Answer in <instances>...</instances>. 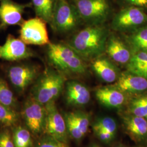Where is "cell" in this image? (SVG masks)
<instances>
[{
    "label": "cell",
    "mask_w": 147,
    "mask_h": 147,
    "mask_svg": "<svg viewBox=\"0 0 147 147\" xmlns=\"http://www.w3.org/2000/svg\"><path fill=\"white\" fill-rule=\"evenodd\" d=\"M110 34L104 24L89 25L74 34L67 43L86 60H93L105 53Z\"/></svg>",
    "instance_id": "obj_1"
},
{
    "label": "cell",
    "mask_w": 147,
    "mask_h": 147,
    "mask_svg": "<svg viewBox=\"0 0 147 147\" xmlns=\"http://www.w3.org/2000/svg\"><path fill=\"white\" fill-rule=\"evenodd\" d=\"M49 62L58 71L65 75H83L87 71L86 61L67 44L47 45Z\"/></svg>",
    "instance_id": "obj_2"
},
{
    "label": "cell",
    "mask_w": 147,
    "mask_h": 147,
    "mask_svg": "<svg viewBox=\"0 0 147 147\" xmlns=\"http://www.w3.org/2000/svg\"><path fill=\"white\" fill-rule=\"evenodd\" d=\"M65 82L64 74L56 69L47 68L35 81L31 96L44 105L55 101L62 93Z\"/></svg>",
    "instance_id": "obj_3"
},
{
    "label": "cell",
    "mask_w": 147,
    "mask_h": 147,
    "mask_svg": "<svg viewBox=\"0 0 147 147\" xmlns=\"http://www.w3.org/2000/svg\"><path fill=\"white\" fill-rule=\"evenodd\" d=\"M82 21L89 25L104 24L110 16L109 0H72Z\"/></svg>",
    "instance_id": "obj_4"
},
{
    "label": "cell",
    "mask_w": 147,
    "mask_h": 147,
    "mask_svg": "<svg viewBox=\"0 0 147 147\" xmlns=\"http://www.w3.org/2000/svg\"><path fill=\"white\" fill-rule=\"evenodd\" d=\"M82 21L73 4L68 0H57L51 27L60 33L75 30Z\"/></svg>",
    "instance_id": "obj_5"
},
{
    "label": "cell",
    "mask_w": 147,
    "mask_h": 147,
    "mask_svg": "<svg viewBox=\"0 0 147 147\" xmlns=\"http://www.w3.org/2000/svg\"><path fill=\"white\" fill-rule=\"evenodd\" d=\"M21 115L27 128L32 134L39 135L45 132L47 116L45 105L30 95L24 103Z\"/></svg>",
    "instance_id": "obj_6"
},
{
    "label": "cell",
    "mask_w": 147,
    "mask_h": 147,
    "mask_svg": "<svg viewBox=\"0 0 147 147\" xmlns=\"http://www.w3.org/2000/svg\"><path fill=\"white\" fill-rule=\"evenodd\" d=\"M146 23L147 14L143 9L129 6L116 14L112 21L111 27L116 31H132Z\"/></svg>",
    "instance_id": "obj_7"
},
{
    "label": "cell",
    "mask_w": 147,
    "mask_h": 147,
    "mask_svg": "<svg viewBox=\"0 0 147 147\" xmlns=\"http://www.w3.org/2000/svg\"><path fill=\"white\" fill-rule=\"evenodd\" d=\"M47 24L37 16L24 21L19 31L20 39L27 45H49L50 42Z\"/></svg>",
    "instance_id": "obj_8"
},
{
    "label": "cell",
    "mask_w": 147,
    "mask_h": 147,
    "mask_svg": "<svg viewBox=\"0 0 147 147\" xmlns=\"http://www.w3.org/2000/svg\"><path fill=\"white\" fill-rule=\"evenodd\" d=\"M7 74L14 88L22 93L36 81L40 73L39 68L34 64H18L9 67Z\"/></svg>",
    "instance_id": "obj_9"
},
{
    "label": "cell",
    "mask_w": 147,
    "mask_h": 147,
    "mask_svg": "<svg viewBox=\"0 0 147 147\" xmlns=\"http://www.w3.org/2000/svg\"><path fill=\"white\" fill-rule=\"evenodd\" d=\"M47 111L45 133L62 142L67 143L68 135L64 117L62 116L55 104V101L47 104Z\"/></svg>",
    "instance_id": "obj_10"
},
{
    "label": "cell",
    "mask_w": 147,
    "mask_h": 147,
    "mask_svg": "<svg viewBox=\"0 0 147 147\" xmlns=\"http://www.w3.org/2000/svg\"><path fill=\"white\" fill-rule=\"evenodd\" d=\"M36 56L31 49L20 39L9 35L5 44L0 45V59L8 61H19Z\"/></svg>",
    "instance_id": "obj_11"
},
{
    "label": "cell",
    "mask_w": 147,
    "mask_h": 147,
    "mask_svg": "<svg viewBox=\"0 0 147 147\" xmlns=\"http://www.w3.org/2000/svg\"><path fill=\"white\" fill-rule=\"evenodd\" d=\"M28 5L18 4L11 0H1L0 28L21 25L23 13Z\"/></svg>",
    "instance_id": "obj_12"
},
{
    "label": "cell",
    "mask_w": 147,
    "mask_h": 147,
    "mask_svg": "<svg viewBox=\"0 0 147 147\" xmlns=\"http://www.w3.org/2000/svg\"><path fill=\"white\" fill-rule=\"evenodd\" d=\"M105 53L113 62L125 65L129 62L132 56V51L119 37L114 34L108 37Z\"/></svg>",
    "instance_id": "obj_13"
},
{
    "label": "cell",
    "mask_w": 147,
    "mask_h": 147,
    "mask_svg": "<svg viewBox=\"0 0 147 147\" xmlns=\"http://www.w3.org/2000/svg\"><path fill=\"white\" fill-rule=\"evenodd\" d=\"M113 86L125 94L142 93L147 89V79L126 70L121 73Z\"/></svg>",
    "instance_id": "obj_14"
},
{
    "label": "cell",
    "mask_w": 147,
    "mask_h": 147,
    "mask_svg": "<svg viewBox=\"0 0 147 147\" xmlns=\"http://www.w3.org/2000/svg\"><path fill=\"white\" fill-rule=\"evenodd\" d=\"M92 68L102 81L109 84L116 82L121 74L115 63L102 55L93 60Z\"/></svg>",
    "instance_id": "obj_15"
},
{
    "label": "cell",
    "mask_w": 147,
    "mask_h": 147,
    "mask_svg": "<svg viewBox=\"0 0 147 147\" xmlns=\"http://www.w3.org/2000/svg\"><path fill=\"white\" fill-rule=\"evenodd\" d=\"M65 99L69 105L84 106L89 102L90 93L84 84L79 81L72 80L68 81L66 84Z\"/></svg>",
    "instance_id": "obj_16"
},
{
    "label": "cell",
    "mask_w": 147,
    "mask_h": 147,
    "mask_svg": "<svg viewBox=\"0 0 147 147\" xmlns=\"http://www.w3.org/2000/svg\"><path fill=\"white\" fill-rule=\"evenodd\" d=\"M95 96L100 104L109 108H119L125 101V94L115 86L100 87L95 91Z\"/></svg>",
    "instance_id": "obj_17"
},
{
    "label": "cell",
    "mask_w": 147,
    "mask_h": 147,
    "mask_svg": "<svg viewBox=\"0 0 147 147\" xmlns=\"http://www.w3.org/2000/svg\"><path fill=\"white\" fill-rule=\"evenodd\" d=\"M125 129L132 138L142 141L147 137V119L134 115L126 116L123 119Z\"/></svg>",
    "instance_id": "obj_18"
},
{
    "label": "cell",
    "mask_w": 147,
    "mask_h": 147,
    "mask_svg": "<svg viewBox=\"0 0 147 147\" xmlns=\"http://www.w3.org/2000/svg\"><path fill=\"white\" fill-rule=\"evenodd\" d=\"M57 0H32L37 17L40 18L50 26Z\"/></svg>",
    "instance_id": "obj_19"
},
{
    "label": "cell",
    "mask_w": 147,
    "mask_h": 147,
    "mask_svg": "<svg viewBox=\"0 0 147 147\" xmlns=\"http://www.w3.org/2000/svg\"><path fill=\"white\" fill-rule=\"evenodd\" d=\"M132 52H147V26H142L131 32L126 37Z\"/></svg>",
    "instance_id": "obj_20"
},
{
    "label": "cell",
    "mask_w": 147,
    "mask_h": 147,
    "mask_svg": "<svg viewBox=\"0 0 147 147\" xmlns=\"http://www.w3.org/2000/svg\"><path fill=\"white\" fill-rule=\"evenodd\" d=\"M127 70L147 79V52H132V56L126 65Z\"/></svg>",
    "instance_id": "obj_21"
},
{
    "label": "cell",
    "mask_w": 147,
    "mask_h": 147,
    "mask_svg": "<svg viewBox=\"0 0 147 147\" xmlns=\"http://www.w3.org/2000/svg\"><path fill=\"white\" fill-rule=\"evenodd\" d=\"M12 136L15 147H33L31 132L27 128L16 126L13 130Z\"/></svg>",
    "instance_id": "obj_22"
},
{
    "label": "cell",
    "mask_w": 147,
    "mask_h": 147,
    "mask_svg": "<svg viewBox=\"0 0 147 147\" xmlns=\"http://www.w3.org/2000/svg\"><path fill=\"white\" fill-rule=\"evenodd\" d=\"M20 120L16 109L0 104V125L5 127L15 126Z\"/></svg>",
    "instance_id": "obj_23"
},
{
    "label": "cell",
    "mask_w": 147,
    "mask_h": 147,
    "mask_svg": "<svg viewBox=\"0 0 147 147\" xmlns=\"http://www.w3.org/2000/svg\"><path fill=\"white\" fill-rule=\"evenodd\" d=\"M0 104L16 109L18 102L13 92L4 80L0 78Z\"/></svg>",
    "instance_id": "obj_24"
},
{
    "label": "cell",
    "mask_w": 147,
    "mask_h": 147,
    "mask_svg": "<svg viewBox=\"0 0 147 147\" xmlns=\"http://www.w3.org/2000/svg\"><path fill=\"white\" fill-rule=\"evenodd\" d=\"M65 115L73 121L80 131L84 136L88 131L89 126L90 120L88 115L82 111H75L69 112Z\"/></svg>",
    "instance_id": "obj_25"
},
{
    "label": "cell",
    "mask_w": 147,
    "mask_h": 147,
    "mask_svg": "<svg viewBox=\"0 0 147 147\" xmlns=\"http://www.w3.org/2000/svg\"><path fill=\"white\" fill-rule=\"evenodd\" d=\"M93 127L100 128L115 136L117 131V124L115 121L111 117L100 118L94 124Z\"/></svg>",
    "instance_id": "obj_26"
},
{
    "label": "cell",
    "mask_w": 147,
    "mask_h": 147,
    "mask_svg": "<svg viewBox=\"0 0 147 147\" xmlns=\"http://www.w3.org/2000/svg\"><path fill=\"white\" fill-rule=\"evenodd\" d=\"M36 147H69L67 143L62 142L52 137L46 135L40 139Z\"/></svg>",
    "instance_id": "obj_27"
},
{
    "label": "cell",
    "mask_w": 147,
    "mask_h": 147,
    "mask_svg": "<svg viewBox=\"0 0 147 147\" xmlns=\"http://www.w3.org/2000/svg\"><path fill=\"white\" fill-rule=\"evenodd\" d=\"M0 147H15L13 136L8 130L0 132Z\"/></svg>",
    "instance_id": "obj_28"
},
{
    "label": "cell",
    "mask_w": 147,
    "mask_h": 147,
    "mask_svg": "<svg viewBox=\"0 0 147 147\" xmlns=\"http://www.w3.org/2000/svg\"><path fill=\"white\" fill-rule=\"evenodd\" d=\"M93 130L96 136L98 137L102 142H106V143L110 142L115 137L110 133L105 131V130L100 128L93 127Z\"/></svg>",
    "instance_id": "obj_29"
},
{
    "label": "cell",
    "mask_w": 147,
    "mask_h": 147,
    "mask_svg": "<svg viewBox=\"0 0 147 147\" xmlns=\"http://www.w3.org/2000/svg\"><path fill=\"white\" fill-rule=\"evenodd\" d=\"M124 1L130 6L136 7L141 9L147 8V0H124Z\"/></svg>",
    "instance_id": "obj_30"
},
{
    "label": "cell",
    "mask_w": 147,
    "mask_h": 147,
    "mask_svg": "<svg viewBox=\"0 0 147 147\" xmlns=\"http://www.w3.org/2000/svg\"><path fill=\"white\" fill-rule=\"evenodd\" d=\"M137 98L146 114V118L147 119V94L142 95Z\"/></svg>",
    "instance_id": "obj_31"
},
{
    "label": "cell",
    "mask_w": 147,
    "mask_h": 147,
    "mask_svg": "<svg viewBox=\"0 0 147 147\" xmlns=\"http://www.w3.org/2000/svg\"><path fill=\"white\" fill-rule=\"evenodd\" d=\"M100 147V146L98 145V144H93L91 147Z\"/></svg>",
    "instance_id": "obj_32"
}]
</instances>
